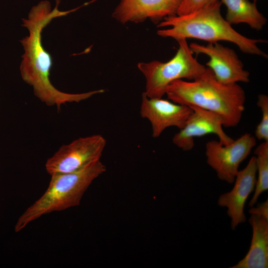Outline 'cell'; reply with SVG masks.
<instances>
[{"label": "cell", "mask_w": 268, "mask_h": 268, "mask_svg": "<svg viewBox=\"0 0 268 268\" xmlns=\"http://www.w3.org/2000/svg\"><path fill=\"white\" fill-rule=\"evenodd\" d=\"M60 0H56L53 9L49 1H41L32 7L27 19H22V26L28 29L29 35L20 40L24 53L20 67L22 79L32 86L34 95L48 106L56 105L58 110L67 102H79L103 92L102 89H99L78 94L65 93L56 88L50 81L52 61L50 54L42 44L43 29L53 19L66 16L86 5L85 3L74 9L60 11Z\"/></svg>", "instance_id": "1"}, {"label": "cell", "mask_w": 268, "mask_h": 268, "mask_svg": "<svg viewBox=\"0 0 268 268\" xmlns=\"http://www.w3.org/2000/svg\"><path fill=\"white\" fill-rule=\"evenodd\" d=\"M165 94L174 103L198 107L218 114L223 127L227 128L238 125L245 110L246 95L242 87L238 83L219 82L207 67L192 81H173L167 87Z\"/></svg>", "instance_id": "2"}, {"label": "cell", "mask_w": 268, "mask_h": 268, "mask_svg": "<svg viewBox=\"0 0 268 268\" xmlns=\"http://www.w3.org/2000/svg\"><path fill=\"white\" fill-rule=\"evenodd\" d=\"M219 0L184 15H176L164 18L158 27L170 26V28L159 30L158 36L181 39H197L208 43L225 41L235 44L241 51L268 58L267 54L258 44L265 40L249 38L236 31L224 18L220 11Z\"/></svg>", "instance_id": "3"}, {"label": "cell", "mask_w": 268, "mask_h": 268, "mask_svg": "<svg viewBox=\"0 0 268 268\" xmlns=\"http://www.w3.org/2000/svg\"><path fill=\"white\" fill-rule=\"evenodd\" d=\"M106 171L105 165L98 160L74 172L51 175L45 193L18 218L15 232L45 214L78 206L92 182Z\"/></svg>", "instance_id": "4"}, {"label": "cell", "mask_w": 268, "mask_h": 268, "mask_svg": "<svg viewBox=\"0 0 268 268\" xmlns=\"http://www.w3.org/2000/svg\"><path fill=\"white\" fill-rule=\"evenodd\" d=\"M177 42V51L169 61H152L137 64L145 79L144 93L148 97L162 98L167 87L173 81L184 78L193 80L205 70L206 67L194 57L187 39Z\"/></svg>", "instance_id": "5"}, {"label": "cell", "mask_w": 268, "mask_h": 268, "mask_svg": "<svg viewBox=\"0 0 268 268\" xmlns=\"http://www.w3.org/2000/svg\"><path fill=\"white\" fill-rule=\"evenodd\" d=\"M106 144V139L100 134L76 139L62 146L48 159L46 171L51 176L78 170L100 160Z\"/></svg>", "instance_id": "6"}, {"label": "cell", "mask_w": 268, "mask_h": 268, "mask_svg": "<svg viewBox=\"0 0 268 268\" xmlns=\"http://www.w3.org/2000/svg\"><path fill=\"white\" fill-rule=\"evenodd\" d=\"M256 138L245 133L227 145L212 140L205 144L206 162L217 177L229 184L234 183L240 164L256 145Z\"/></svg>", "instance_id": "7"}, {"label": "cell", "mask_w": 268, "mask_h": 268, "mask_svg": "<svg viewBox=\"0 0 268 268\" xmlns=\"http://www.w3.org/2000/svg\"><path fill=\"white\" fill-rule=\"evenodd\" d=\"M189 46L194 54H204L209 58L206 66L211 69L219 82L226 84L249 82V72L244 69L242 62L232 49L218 42L206 45L192 43Z\"/></svg>", "instance_id": "8"}, {"label": "cell", "mask_w": 268, "mask_h": 268, "mask_svg": "<svg viewBox=\"0 0 268 268\" xmlns=\"http://www.w3.org/2000/svg\"><path fill=\"white\" fill-rule=\"evenodd\" d=\"M193 112L185 126L176 133L172 138L173 143L184 151L191 150L195 145V138L208 134H214L219 141L227 145L234 139L223 130V123L218 114L198 107L190 106Z\"/></svg>", "instance_id": "9"}, {"label": "cell", "mask_w": 268, "mask_h": 268, "mask_svg": "<svg viewBox=\"0 0 268 268\" xmlns=\"http://www.w3.org/2000/svg\"><path fill=\"white\" fill-rule=\"evenodd\" d=\"M192 112L193 109L190 106L162 98H149L144 92L142 94L140 115L150 122L154 138L159 137L168 127L182 129Z\"/></svg>", "instance_id": "10"}, {"label": "cell", "mask_w": 268, "mask_h": 268, "mask_svg": "<svg viewBox=\"0 0 268 268\" xmlns=\"http://www.w3.org/2000/svg\"><path fill=\"white\" fill-rule=\"evenodd\" d=\"M182 0H120L113 17L122 24L140 23L147 19L158 24L177 15Z\"/></svg>", "instance_id": "11"}, {"label": "cell", "mask_w": 268, "mask_h": 268, "mask_svg": "<svg viewBox=\"0 0 268 268\" xmlns=\"http://www.w3.org/2000/svg\"><path fill=\"white\" fill-rule=\"evenodd\" d=\"M257 172L256 158L254 156L243 169L238 171L232 189L218 198V205L227 209V214L231 219L233 230L246 220L244 206L248 198L255 190Z\"/></svg>", "instance_id": "12"}, {"label": "cell", "mask_w": 268, "mask_h": 268, "mask_svg": "<svg viewBox=\"0 0 268 268\" xmlns=\"http://www.w3.org/2000/svg\"><path fill=\"white\" fill-rule=\"evenodd\" d=\"M252 237L246 256L230 268H268V219L251 214L249 219Z\"/></svg>", "instance_id": "13"}, {"label": "cell", "mask_w": 268, "mask_h": 268, "mask_svg": "<svg viewBox=\"0 0 268 268\" xmlns=\"http://www.w3.org/2000/svg\"><path fill=\"white\" fill-rule=\"evenodd\" d=\"M226 7L225 20L230 24L245 23L261 30L267 23L266 17L258 9L255 2L249 0H219Z\"/></svg>", "instance_id": "14"}, {"label": "cell", "mask_w": 268, "mask_h": 268, "mask_svg": "<svg viewBox=\"0 0 268 268\" xmlns=\"http://www.w3.org/2000/svg\"><path fill=\"white\" fill-rule=\"evenodd\" d=\"M256 158L257 179L254 194L250 201L249 206H253L260 196L268 190V141H264L254 151Z\"/></svg>", "instance_id": "15"}, {"label": "cell", "mask_w": 268, "mask_h": 268, "mask_svg": "<svg viewBox=\"0 0 268 268\" xmlns=\"http://www.w3.org/2000/svg\"><path fill=\"white\" fill-rule=\"evenodd\" d=\"M262 112L260 123L257 125L255 132V137L259 140L268 141V96L264 94L258 95L257 102Z\"/></svg>", "instance_id": "16"}, {"label": "cell", "mask_w": 268, "mask_h": 268, "mask_svg": "<svg viewBox=\"0 0 268 268\" xmlns=\"http://www.w3.org/2000/svg\"><path fill=\"white\" fill-rule=\"evenodd\" d=\"M219 0H182L178 9L177 15L187 14L209 4Z\"/></svg>", "instance_id": "17"}, {"label": "cell", "mask_w": 268, "mask_h": 268, "mask_svg": "<svg viewBox=\"0 0 268 268\" xmlns=\"http://www.w3.org/2000/svg\"><path fill=\"white\" fill-rule=\"evenodd\" d=\"M249 212L251 214L261 215L268 219V200L259 203L256 207H251Z\"/></svg>", "instance_id": "18"}, {"label": "cell", "mask_w": 268, "mask_h": 268, "mask_svg": "<svg viewBox=\"0 0 268 268\" xmlns=\"http://www.w3.org/2000/svg\"><path fill=\"white\" fill-rule=\"evenodd\" d=\"M257 0H254V2H256Z\"/></svg>", "instance_id": "19"}]
</instances>
